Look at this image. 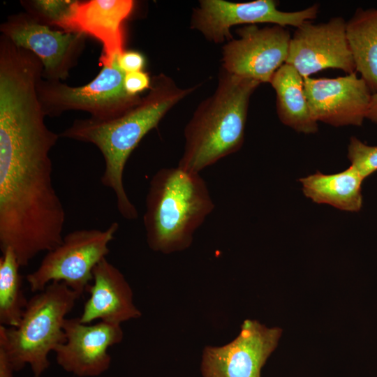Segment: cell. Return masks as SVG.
Returning a JSON list of instances; mask_svg holds the SVG:
<instances>
[{
  "label": "cell",
  "mask_w": 377,
  "mask_h": 377,
  "mask_svg": "<svg viewBox=\"0 0 377 377\" xmlns=\"http://www.w3.org/2000/svg\"><path fill=\"white\" fill-rule=\"evenodd\" d=\"M117 64L125 74L141 71L145 66V57L138 52L124 50L118 57Z\"/></svg>",
  "instance_id": "24"
},
{
  "label": "cell",
  "mask_w": 377,
  "mask_h": 377,
  "mask_svg": "<svg viewBox=\"0 0 377 377\" xmlns=\"http://www.w3.org/2000/svg\"><path fill=\"white\" fill-rule=\"evenodd\" d=\"M346 33L355 72L377 93V8H357L346 21Z\"/></svg>",
  "instance_id": "19"
},
{
  "label": "cell",
  "mask_w": 377,
  "mask_h": 377,
  "mask_svg": "<svg viewBox=\"0 0 377 377\" xmlns=\"http://www.w3.org/2000/svg\"><path fill=\"white\" fill-rule=\"evenodd\" d=\"M364 179L351 165L335 174L317 171L300 179L304 195L318 204H327L347 212H359L363 205Z\"/></svg>",
  "instance_id": "18"
},
{
  "label": "cell",
  "mask_w": 377,
  "mask_h": 377,
  "mask_svg": "<svg viewBox=\"0 0 377 377\" xmlns=\"http://www.w3.org/2000/svg\"><path fill=\"white\" fill-rule=\"evenodd\" d=\"M15 369L5 348L0 344V377H14Z\"/></svg>",
  "instance_id": "25"
},
{
  "label": "cell",
  "mask_w": 377,
  "mask_h": 377,
  "mask_svg": "<svg viewBox=\"0 0 377 377\" xmlns=\"http://www.w3.org/2000/svg\"><path fill=\"white\" fill-rule=\"evenodd\" d=\"M133 0L73 1L56 27L94 37L102 44L100 64L113 66L124 51V23L131 14Z\"/></svg>",
  "instance_id": "15"
},
{
  "label": "cell",
  "mask_w": 377,
  "mask_h": 377,
  "mask_svg": "<svg viewBox=\"0 0 377 377\" xmlns=\"http://www.w3.org/2000/svg\"><path fill=\"white\" fill-rule=\"evenodd\" d=\"M149 75L141 71L126 73L124 78V89L130 96H139L138 94L151 87Z\"/></svg>",
  "instance_id": "23"
},
{
  "label": "cell",
  "mask_w": 377,
  "mask_h": 377,
  "mask_svg": "<svg viewBox=\"0 0 377 377\" xmlns=\"http://www.w3.org/2000/svg\"><path fill=\"white\" fill-rule=\"evenodd\" d=\"M73 1L34 0L22 1L27 13L47 26L57 25L68 14Z\"/></svg>",
  "instance_id": "21"
},
{
  "label": "cell",
  "mask_w": 377,
  "mask_h": 377,
  "mask_svg": "<svg viewBox=\"0 0 377 377\" xmlns=\"http://www.w3.org/2000/svg\"><path fill=\"white\" fill-rule=\"evenodd\" d=\"M20 265L13 251L8 248L0 258V325L17 327L28 301L22 288Z\"/></svg>",
  "instance_id": "20"
},
{
  "label": "cell",
  "mask_w": 377,
  "mask_h": 377,
  "mask_svg": "<svg viewBox=\"0 0 377 377\" xmlns=\"http://www.w3.org/2000/svg\"><path fill=\"white\" fill-rule=\"evenodd\" d=\"M118 228V223L113 222L104 230L82 229L66 234L27 275L31 291H42L50 283L59 281L82 295L92 281L94 268L110 253L108 245Z\"/></svg>",
  "instance_id": "6"
},
{
  "label": "cell",
  "mask_w": 377,
  "mask_h": 377,
  "mask_svg": "<svg viewBox=\"0 0 377 377\" xmlns=\"http://www.w3.org/2000/svg\"><path fill=\"white\" fill-rule=\"evenodd\" d=\"M269 83L276 93V112L281 123L298 133H316L318 122L311 115L304 77L299 72L285 63L275 72Z\"/></svg>",
  "instance_id": "17"
},
{
  "label": "cell",
  "mask_w": 377,
  "mask_h": 377,
  "mask_svg": "<svg viewBox=\"0 0 377 377\" xmlns=\"http://www.w3.org/2000/svg\"><path fill=\"white\" fill-rule=\"evenodd\" d=\"M41 107L16 101L0 109V249L21 267L63 240L66 212L52 182L50 156L59 134Z\"/></svg>",
  "instance_id": "1"
},
{
  "label": "cell",
  "mask_w": 377,
  "mask_h": 377,
  "mask_svg": "<svg viewBox=\"0 0 377 377\" xmlns=\"http://www.w3.org/2000/svg\"><path fill=\"white\" fill-rule=\"evenodd\" d=\"M237 33L239 38L231 39L223 47V70L260 83H269L275 72L286 61L290 32L279 25L260 28L248 24Z\"/></svg>",
  "instance_id": "10"
},
{
  "label": "cell",
  "mask_w": 377,
  "mask_h": 377,
  "mask_svg": "<svg viewBox=\"0 0 377 377\" xmlns=\"http://www.w3.org/2000/svg\"><path fill=\"white\" fill-rule=\"evenodd\" d=\"M367 119L377 124V93L372 94Z\"/></svg>",
  "instance_id": "26"
},
{
  "label": "cell",
  "mask_w": 377,
  "mask_h": 377,
  "mask_svg": "<svg viewBox=\"0 0 377 377\" xmlns=\"http://www.w3.org/2000/svg\"><path fill=\"white\" fill-rule=\"evenodd\" d=\"M260 84L223 70L215 91L200 103L186 126L179 168L200 173L242 147L250 98Z\"/></svg>",
  "instance_id": "3"
},
{
  "label": "cell",
  "mask_w": 377,
  "mask_h": 377,
  "mask_svg": "<svg viewBox=\"0 0 377 377\" xmlns=\"http://www.w3.org/2000/svg\"><path fill=\"white\" fill-rule=\"evenodd\" d=\"M282 330L247 319L239 335L222 346H206L201 361L203 377H260L267 360L276 348Z\"/></svg>",
  "instance_id": "12"
},
{
  "label": "cell",
  "mask_w": 377,
  "mask_h": 377,
  "mask_svg": "<svg viewBox=\"0 0 377 377\" xmlns=\"http://www.w3.org/2000/svg\"><path fill=\"white\" fill-rule=\"evenodd\" d=\"M195 86L182 89L164 74L152 77L149 93L121 116L108 121L75 119L59 136L94 145L101 152L105 170L101 181L114 192L119 212L133 220L138 212L125 191L123 174L127 160L141 140Z\"/></svg>",
  "instance_id": "2"
},
{
  "label": "cell",
  "mask_w": 377,
  "mask_h": 377,
  "mask_svg": "<svg viewBox=\"0 0 377 377\" xmlns=\"http://www.w3.org/2000/svg\"><path fill=\"white\" fill-rule=\"evenodd\" d=\"M346 26L342 17L321 23L306 21L291 36L286 64L293 66L303 77L328 68L346 74L355 72Z\"/></svg>",
  "instance_id": "11"
},
{
  "label": "cell",
  "mask_w": 377,
  "mask_h": 377,
  "mask_svg": "<svg viewBox=\"0 0 377 377\" xmlns=\"http://www.w3.org/2000/svg\"><path fill=\"white\" fill-rule=\"evenodd\" d=\"M124 75L116 61L112 66H103L94 79L80 87L42 77L37 86L38 98L45 116L56 117L66 111L80 110L87 112L96 120H111L126 113L142 98L126 93Z\"/></svg>",
  "instance_id": "7"
},
{
  "label": "cell",
  "mask_w": 377,
  "mask_h": 377,
  "mask_svg": "<svg viewBox=\"0 0 377 377\" xmlns=\"http://www.w3.org/2000/svg\"><path fill=\"white\" fill-rule=\"evenodd\" d=\"M89 293L81 316L82 323L100 320L120 324L141 316L133 303V291L123 274L106 258L94 268L92 283L86 288Z\"/></svg>",
  "instance_id": "16"
},
{
  "label": "cell",
  "mask_w": 377,
  "mask_h": 377,
  "mask_svg": "<svg viewBox=\"0 0 377 377\" xmlns=\"http://www.w3.org/2000/svg\"><path fill=\"white\" fill-rule=\"evenodd\" d=\"M80 296L65 283L52 281L28 301L17 327L0 325V344L15 371L28 364L34 377H40L49 368V353L65 341L66 317Z\"/></svg>",
  "instance_id": "5"
},
{
  "label": "cell",
  "mask_w": 377,
  "mask_h": 377,
  "mask_svg": "<svg viewBox=\"0 0 377 377\" xmlns=\"http://www.w3.org/2000/svg\"><path fill=\"white\" fill-rule=\"evenodd\" d=\"M278 3L274 0L244 3L202 0L193 10L191 25L208 40L219 43L232 39L230 32L232 26L269 23L297 28L306 21L316 19L320 9L319 4L314 3L300 10L286 12L277 8Z\"/></svg>",
  "instance_id": "8"
},
{
  "label": "cell",
  "mask_w": 377,
  "mask_h": 377,
  "mask_svg": "<svg viewBox=\"0 0 377 377\" xmlns=\"http://www.w3.org/2000/svg\"><path fill=\"white\" fill-rule=\"evenodd\" d=\"M347 156L350 165L364 179L377 171V145H368L356 137H350Z\"/></svg>",
  "instance_id": "22"
},
{
  "label": "cell",
  "mask_w": 377,
  "mask_h": 377,
  "mask_svg": "<svg viewBox=\"0 0 377 377\" xmlns=\"http://www.w3.org/2000/svg\"><path fill=\"white\" fill-rule=\"evenodd\" d=\"M0 30L15 45L39 58L43 66L42 77L48 81L65 80L85 45V35L52 29L28 13L9 16Z\"/></svg>",
  "instance_id": "9"
},
{
  "label": "cell",
  "mask_w": 377,
  "mask_h": 377,
  "mask_svg": "<svg viewBox=\"0 0 377 377\" xmlns=\"http://www.w3.org/2000/svg\"><path fill=\"white\" fill-rule=\"evenodd\" d=\"M65 341L54 350L57 364L66 371L79 377H94L110 366V347L124 337L120 324L99 321L85 324L79 318H66Z\"/></svg>",
  "instance_id": "14"
},
{
  "label": "cell",
  "mask_w": 377,
  "mask_h": 377,
  "mask_svg": "<svg viewBox=\"0 0 377 377\" xmlns=\"http://www.w3.org/2000/svg\"><path fill=\"white\" fill-rule=\"evenodd\" d=\"M214 203L199 173L179 168L158 170L149 183L143 223L149 247L170 253L190 246Z\"/></svg>",
  "instance_id": "4"
},
{
  "label": "cell",
  "mask_w": 377,
  "mask_h": 377,
  "mask_svg": "<svg viewBox=\"0 0 377 377\" xmlns=\"http://www.w3.org/2000/svg\"><path fill=\"white\" fill-rule=\"evenodd\" d=\"M313 118L334 127L361 126L367 119L372 93L356 72L334 78L304 77Z\"/></svg>",
  "instance_id": "13"
}]
</instances>
